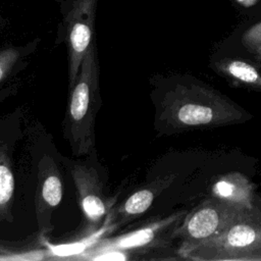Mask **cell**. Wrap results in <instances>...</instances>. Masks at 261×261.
I'll use <instances>...</instances> for the list:
<instances>
[{
  "label": "cell",
  "mask_w": 261,
  "mask_h": 261,
  "mask_svg": "<svg viewBox=\"0 0 261 261\" xmlns=\"http://www.w3.org/2000/svg\"><path fill=\"white\" fill-rule=\"evenodd\" d=\"M38 42L39 40H34L25 46H10L0 49V82L11 72L24 56L36 48Z\"/></svg>",
  "instance_id": "10"
},
{
  "label": "cell",
  "mask_w": 261,
  "mask_h": 261,
  "mask_svg": "<svg viewBox=\"0 0 261 261\" xmlns=\"http://www.w3.org/2000/svg\"><path fill=\"white\" fill-rule=\"evenodd\" d=\"M98 0H67L60 4L58 39L68 54V89L72 88L87 54L96 48L95 20Z\"/></svg>",
  "instance_id": "2"
},
{
  "label": "cell",
  "mask_w": 261,
  "mask_h": 261,
  "mask_svg": "<svg viewBox=\"0 0 261 261\" xmlns=\"http://www.w3.org/2000/svg\"><path fill=\"white\" fill-rule=\"evenodd\" d=\"M54 1H55V2H57V3L60 5V4L64 3V2H65V1H67V0H54Z\"/></svg>",
  "instance_id": "15"
},
{
  "label": "cell",
  "mask_w": 261,
  "mask_h": 261,
  "mask_svg": "<svg viewBox=\"0 0 261 261\" xmlns=\"http://www.w3.org/2000/svg\"><path fill=\"white\" fill-rule=\"evenodd\" d=\"M177 121L186 125H200L211 122L214 119V111L211 107L198 103H184L174 109Z\"/></svg>",
  "instance_id": "9"
},
{
  "label": "cell",
  "mask_w": 261,
  "mask_h": 261,
  "mask_svg": "<svg viewBox=\"0 0 261 261\" xmlns=\"http://www.w3.org/2000/svg\"><path fill=\"white\" fill-rule=\"evenodd\" d=\"M70 173L74 184L77 203L85 217L86 229L93 233L111 210L102 181L97 171L84 164H72Z\"/></svg>",
  "instance_id": "3"
},
{
  "label": "cell",
  "mask_w": 261,
  "mask_h": 261,
  "mask_svg": "<svg viewBox=\"0 0 261 261\" xmlns=\"http://www.w3.org/2000/svg\"><path fill=\"white\" fill-rule=\"evenodd\" d=\"M227 71L233 77L248 84H256L260 83L261 79L257 72V70L250 65L249 63L243 61H231L227 66Z\"/></svg>",
  "instance_id": "12"
},
{
  "label": "cell",
  "mask_w": 261,
  "mask_h": 261,
  "mask_svg": "<svg viewBox=\"0 0 261 261\" xmlns=\"http://www.w3.org/2000/svg\"><path fill=\"white\" fill-rule=\"evenodd\" d=\"M260 239L259 231L252 225L240 223L232 226L224 236V244L228 248L243 249L250 247Z\"/></svg>",
  "instance_id": "11"
},
{
  "label": "cell",
  "mask_w": 261,
  "mask_h": 261,
  "mask_svg": "<svg viewBox=\"0 0 261 261\" xmlns=\"http://www.w3.org/2000/svg\"><path fill=\"white\" fill-rule=\"evenodd\" d=\"M169 222L170 219L161 220L115 238L101 240L95 245L93 244V246L87 250V254L90 258L95 254L109 250H118L124 252L151 247L152 245L156 244L158 237L169 224Z\"/></svg>",
  "instance_id": "5"
},
{
  "label": "cell",
  "mask_w": 261,
  "mask_h": 261,
  "mask_svg": "<svg viewBox=\"0 0 261 261\" xmlns=\"http://www.w3.org/2000/svg\"><path fill=\"white\" fill-rule=\"evenodd\" d=\"M101 106L96 48L85 57L72 88L68 89L65 135L76 156L89 154L95 144V118Z\"/></svg>",
  "instance_id": "1"
},
{
  "label": "cell",
  "mask_w": 261,
  "mask_h": 261,
  "mask_svg": "<svg viewBox=\"0 0 261 261\" xmlns=\"http://www.w3.org/2000/svg\"><path fill=\"white\" fill-rule=\"evenodd\" d=\"M14 175L6 146L0 141V221H12Z\"/></svg>",
  "instance_id": "7"
},
{
  "label": "cell",
  "mask_w": 261,
  "mask_h": 261,
  "mask_svg": "<svg viewBox=\"0 0 261 261\" xmlns=\"http://www.w3.org/2000/svg\"><path fill=\"white\" fill-rule=\"evenodd\" d=\"M6 22H7V21H6V19H4L3 17H1V16H0V30H1V29H3V28L5 27Z\"/></svg>",
  "instance_id": "14"
},
{
  "label": "cell",
  "mask_w": 261,
  "mask_h": 261,
  "mask_svg": "<svg viewBox=\"0 0 261 261\" xmlns=\"http://www.w3.org/2000/svg\"><path fill=\"white\" fill-rule=\"evenodd\" d=\"M221 224V216L214 206H205L195 212L187 222L186 230L191 238L207 239Z\"/></svg>",
  "instance_id": "8"
},
{
  "label": "cell",
  "mask_w": 261,
  "mask_h": 261,
  "mask_svg": "<svg viewBox=\"0 0 261 261\" xmlns=\"http://www.w3.org/2000/svg\"><path fill=\"white\" fill-rule=\"evenodd\" d=\"M159 188H161L160 181H156L150 187L138 190L117 208L111 209L106 222L108 229L123 226L146 212L153 203Z\"/></svg>",
  "instance_id": "6"
},
{
  "label": "cell",
  "mask_w": 261,
  "mask_h": 261,
  "mask_svg": "<svg viewBox=\"0 0 261 261\" xmlns=\"http://www.w3.org/2000/svg\"><path fill=\"white\" fill-rule=\"evenodd\" d=\"M238 3H240L242 6H245V7H250V6H253L258 0H236Z\"/></svg>",
  "instance_id": "13"
},
{
  "label": "cell",
  "mask_w": 261,
  "mask_h": 261,
  "mask_svg": "<svg viewBox=\"0 0 261 261\" xmlns=\"http://www.w3.org/2000/svg\"><path fill=\"white\" fill-rule=\"evenodd\" d=\"M38 186L35 196L38 226L42 234L52 230L51 214L63 196V184L54 160L45 155L38 166Z\"/></svg>",
  "instance_id": "4"
}]
</instances>
